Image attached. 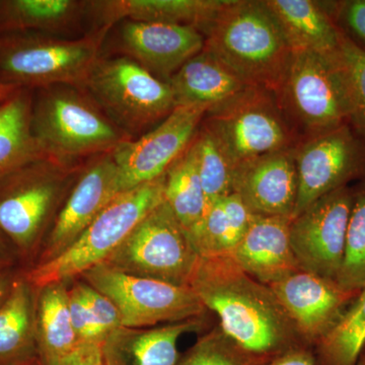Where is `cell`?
I'll list each match as a JSON object with an SVG mask.
<instances>
[{
    "label": "cell",
    "mask_w": 365,
    "mask_h": 365,
    "mask_svg": "<svg viewBox=\"0 0 365 365\" xmlns=\"http://www.w3.org/2000/svg\"><path fill=\"white\" fill-rule=\"evenodd\" d=\"M68 167L52 160L28 165L4 182L0 193V230L19 246H30L58 198Z\"/></svg>",
    "instance_id": "13"
},
{
    "label": "cell",
    "mask_w": 365,
    "mask_h": 365,
    "mask_svg": "<svg viewBox=\"0 0 365 365\" xmlns=\"http://www.w3.org/2000/svg\"><path fill=\"white\" fill-rule=\"evenodd\" d=\"M254 365H317L314 350L309 347H299L281 353L272 359L263 360Z\"/></svg>",
    "instance_id": "38"
},
{
    "label": "cell",
    "mask_w": 365,
    "mask_h": 365,
    "mask_svg": "<svg viewBox=\"0 0 365 365\" xmlns=\"http://www.w3.org/2000/svg\"><path fill=\"white\" fill-rule=\"evenodd\" d=\"M106 35L97 31L71 40L39 32L1 34L0 86L44 88L68 85L83 88L100 58Z\"/></svg>",
    "instance_id": "4"
},
{
    "label": "cell",
    "mask_w": 365,
    "mask_h": 365,
    "mask_svg": "<svg viewBox=\"0 0 365 365\" xmlns=\"http://www.w3.org/2000/svg\"><path fill=\"white\" fill-rule=\"evenodd\" d=\"M334 55L349 106V122L365 131V50L341 32Z\"/></svg>",
    "instance_id": "33"
},
{
    "label": "cell",
    "mask_w": 365,
    "mask_h": 365,
    "mask_svg": "<svg viewBox=\"0 0 365 365\" xmlns=\"http://www.w3.org/2000/svg\"><path fill=\"white\" fill-rule=\"evenodd\" d=\"M119 29L124 56L165 83L205 45L203 33L193 26L126 20Z\"/></svg>",
    "instance_id": "16"
},
{
    "label": "cell",
    "mask_w": 365,
    "mask_h": 365,
    "mask_svg": "<svg viewBox=\"0 0 365 365\" xmlns=\"http://www.w3.org/2000/svg\"><path fill=\"white\" fill-rule=\"evenodd\" d=\"M192 143L197 169L210 204L234 193L235 165L215 134L201 125Z\"/></svg>",
    "instance_id": "31"
},
{
    "label": "cell",
    "mask_w": 365,
    "mask_h": 365,
    "mask_svg": "<svg viewBox=\"0 0 365 365\" xmlns=\"http://www.w3.org/2000/svg\"><path fill=\"white\" fill-rule=\"evenodd\" d=\"M199 261L186 230L163 201L104 263L131 275L190 287Z\"/></svg>",
    "instance_id": "7"
},
{
    "label": "cell",
    "mask_w": 365,
    "mask_h": 365,
    "mask_svg": "<svg viewBox=\"0 0 365 365\" xmlns=\"http://www.w3.org/2000/svg\"><path fill=\"white\" fill-rule=\"evenodd\" d=\"M168 83L177 107L205 106L209 111L253 88L205 48L187 61Z\"/></svg>",
    "instance_id": "21"
},
{
    "label": "cell",
    "mask_w": 365,
    "mask_h": 365,
    "mask_svg": "<svg viewBox=\"0 0 365 365\" xmlns=\"http://www.w3.org/2000/svg\"><path fill=\"white\" fill-rule=\"evenodd\" d=\"M32 105L26 88L0 103V186L28 165L47 160L33 135Z\"/></svg>",
    "instance_id": "23"
},
{
    "label": "cell",
    "mask_w": 365,
    "mask_h": 365,
    "mask_svg": "<svg viewBox=\"0 0 365 365\" xmlns=\"http://www.w3.org/2000/svg\"><path fill=\"white\" fill-rule=\"evenodd\" d=\"M344 19L350 30L365 43V0L348 2L344 9Z\"/></svg>",
    "instance_id": "39"
},
{
    "label": "cell",
    "mask_w": 365,
    "mask_h": 365,
    "mask_svg": "<svg viewBox=\"0 0 365 365\" xmlns=\"http://www.w3.org/2000/svg\"><path fill=\"white\" fill-rule=\"evenodd\" d=\"M364 349H365V347H364Z\"/></svg>",
    "instance_id": "45"
},
{
    "label": "cell",
    "mask_w": 365,
    "mask_h": 365,
    "mask_svg": "<svg viewBox=\"0 0 365 365\" xmlns=\"http://www.w3.org/2000/svg\"><path fill=\"white\" fill-rule=\"evenodd\" d=\"M354 195L347 186L311 204L290 223V245L300 270L337 281Z\"/></svg>",
    "instance_id": "12"
},
{
    "label": "cell",
    "mask_w": 365,
    "mask_h": 365,
    "mask_svg": "<svg viewBox=\"0 0 365 365\" xmlns=\"http://www.w3.org/2000/svg\"><path fill=\"white\" fill-rule=\"evenodd\" d=\"M36 309L28 281H18L0 306V365L38 361Z\"/></svg>",
    "instance_id": "26"
},
{
    "label": "cell",
    "mask_w": 365,
    "mask_h": 365,
    "mask_svg": "<svg viewBox=\"0 0 365 365\" xmlns=\"http://www.w3.org/2000/svg\"><path fill=\"white\" fill-rule=\"evenodd\" d=\"M297 191L294 148L262 155L235 168L234 193L255 215L292 218Z\"/></svg>",
    "instance_id": "18"
},
{
    "label": "cell",
    "mask_w": 365,
    "mask_h": 365,
    "mask_svg": "<svg viewBox=\"0 0 365 365\" xmlns=\"http://www.w3.org/2000/svg\"><path fill=\"white\" fill-rule=\"evenodd\" d=\"M267 93L263 88H250L206 114L204 124L217 137L235 168L290 148L287 125Z\"/></svg>",
    "instance_id": "10"
},
{
    "label": "cell",
    "mask_w": 365,
    "mask_h": 365,
    "mask_svg": "<svg viewBox=\"0 0 365 365\" xmlns=\"http://www.w3.org/2000/svg\"><path fill=\"white\" fill-rule=\"evenodd\" d=\"M9 290H11V288L9 287V281L6 278L0 277V306L6 299Z\"/></svg>",
    "instance_id": "40"
},
{
    "label": "cell",
    "mask_w": 365,
    "mask_h": 365,
    "mask_svg": "<svg viewBox=\"0 0 365 365\" xmlns=\"http://www.w3.org/2000/svg\"><path fill=\"white\" fill-rule=\"evenodd\" d=\"M228 0H105L88 1V14L108 31L126 20L189 26L202 33L227 6Z\"/></svg>",
    "instance_id": "20"
},
{
    "label": "cell",
    "mask_w": 365,
    "mask_h": 365,
    "mask_svg": "<svg viewBox=\"0 0 365 365\" xmlns=\"http://www.w3.org/2000/svg\"><path fill=\"white\" fill-rule=\"evenodd\" d=\"M31 127L46 158L68 165L78 158L112 153L130 140L83 88L74 86L40 88Z\"/></svg>",
    "instance_id": "3"
},
{
    "label": "cell",
    "mask_w": 365,
    "mask_h": 365,
    "mask_svg": "<svg viewBox=\"0 0 365 365\" xmlns=\"http://www.w3.org/2000/svg\"><path fill=\"white\" fill-rule=\"evenodd\" d=\"M268 287L294 322L300 337L313 350L357 297L341 289L336 281L302 270Z\"/></svg>",
    "instance_id": "15"
},
{
    "label": "cell",
    "mask_w": 365,
    "mask_h": 365,
    "mask_svg": "<svg viewBox=\"0 0 365 365\" xmlns=\"http://www.w3.org/2000/svg\"><path fill=\"white\" fill-rule=\"evenodd\" d=\"M163 201L186 232L195 227L207 211L209 203L192 143L165 173Z\"/></svg>",
    "instance_id": "29"
},
{
    "label": "cell",
    "mask_w": 365,
    "mask_h": 365,
    "mask_svg": "<svg viewBox=\"0 0 365 365\" xmlns=\"http://www.w3.org/2000/svg\"><path fill=\"white\" fill-rule=\"evenodd\" d=\"M265 4L279 21L294 51L307 50L325 55L337 51L341 31L316 2L268 0Z\"/></svg>",
    "instance_id": "24"
},
{
    "label": "cell",
    "mask_w": 365,
    "mask_h": 365,
    "mask_svg": "<svg viewBox=\"0 0 365 365\" xmlns=\"http://www.w3.org/2000/svg\"><path fill=\"white\" fill-rule=\"evenodd\" d=\"M209 108L178 106L169 116L136 138L112 151L119 170L122 191L136 188L163 177L195 138Z\"/></svg>",
    "instance_id": "11"
},
{
    "label": "cell",
    "mask_w": 365,
    "mask_h": 365,
    "mask_svg": "<svg viewBox=\"0 0 365 365\" xmlns=\"http://www.w3.org/2000/svg\"><path fill=\"white\" fill-rule=\"evenodd\" d=\"M263 360L267 359L250 354L218 326L199 338L176 365H254Z\"/></svg>",
    "instance_id": "34"
},
{
    "label": "cell",
    "mask_w": 365,
    "mask_h": 365,
    "mask_svg": "<svg viewBox=\"0 0 365 365\" xmlns=\"http://www.w3.org/2000/svg\"><path fill=\"white\" fill-rule=\"evenodd\" d=\"M36 309L38 362L51 365L78 347L69 312V290L64 282L41 287Z\"/></svg>",
    "instance_id": "27"
},
{
    "label": "cell",
    "mask_w": 365,
    "mask_h": 365,
    "mask_svg": "<svg viewBox=\"0 0 365 365\" xmlns=\"http://www.w3.org/2000/svg\"><path fill=\"white\" fill-rule=\"evenodd\" d=\"M20 88H11V86H0V102H4L7 98Z\"/></svg>",
    "instance_id": "41"
},
{
    "label": "cell",
    "mask_w": 365,
    "mask_h": 365,
    "mask_svg": "<svg viewBox=\"0 0 365 365\" xmlns=\"http://www.w3.org/2000/svg\"><path fill=\"white\" fill-rule=\"evenodd\" d=\"M51 365H106L104 343L81 344L74 351Z\"/></svg>",
    "instance_id": "37"
},
{
    "label": "cell",
    "mask_w": 365,
    "mask_h": 365,
    "mask_svg": "<svg viewBox=\"0 0 365 365\" xmlns=\"http://www.w3.org/2000/svg\"><path fill=\"white\" fill-rule=\"evenodd\" d=\"M88 14V1L4 0L0 1V33L39 32L56 35Z\"/></svg>",
    "instance_id": "28"
},
{
    "label": "cell",
    "mask_w": 365,
    "mask_h": 365,
    "mask_svg": "<svg viewBox=\"0 0 365 365\" xmlns=\"http://www.w3.org/2000/svg\"><path fill=\"white\" fill-rule=\"evenodd\" d=\"M122 192L119 170L112 153L101 155L79 178L60 211L48 239L44 261L68 248Z\"/></svg>",
    "instance_id": "17"
},
{
    "label": "cell",
    "mask_w": 365,
    "mask_h": 365,
    "mask_svg": "<svg viewBox=\"0 0 365 365\" xmlns=\"http://www.w3.org/2000/svg\"><path fill=\"white\" fill-rule=\"evenodd\" d=\"M202 317L151 329H117L105 341L104 348L119 365H176L178 340L185 333L200 330Z\"/></svg>",
    "instance_id": "22"
},
{
    "label": "cell",
    "mask_w": 365,
    "mask_h": 365,
    "mask_svg": "<svg viewBox=\"0 0 365 365\" xmlns=\"http://www.w3.org/2000/svg\"><path fill=\"white\" fill-rule=\"evenodd\" d=\"M297 165V205L292 218L334 190L346 186L362 167L359 141L347 125L311 137L294 148Z\"/></svg>",
    "instance_id": "14"
},
{
    "label": "cell",
    "mask_w": 365,
    "mask_h": 365,
    "mask_svg": "<svg viewBox=\"0 0 365 365\" xmlns=\"http://www.w3.org/2000/svg\"><path fill=\"white\" fill-rule=\"evenodd\" d=\"M26 365H40V364H39V362L36 361V362H33V364H26Z\"/></svg>",
    "instance_id": "44"
},
{
    "label": "cell",
    "mask_w": 365,
    "mask_h": 365,
    "mask_svg": "<svg viewBox=\"0 0 365 365\" xmlns=\"http://www.w3.org/2000/svg\"><path fill=\"white\" fill-rule=\"evenodd\" d=\"M106 365H119L116 361V359L113 357L111 353L108 352L104 348Z\"/></svg>",
    "instance_id": "42"
},
{
    "label": "cell",
    "mask_w": 365,
    "mask_h": 365,
    "mask_svg": "<svg viewBox=\"0 0 365 365\" xmlns=\"http://www.w3.org/2000/svg\"><path fill=\"white\" fill-rule=\"evenodd\" d=\"M69 312L72 327L79 345L86 343H105L104 337L93 321L88 307L74 287L69 290Z\"/></svg>",
    "instance_id": "36"
},
{
    "label": "cell",
    "mask_w": 365,
    "mask_h": 365,
    "mask_svg": "<svg viewBox=\"0 0 365 365\" xmlns=\"http://www.w3.org/2000/svg\"><path fill=\"white\" fill-rule=\"evenodd\" d=\"M355 365H365V349H364V351L360 354L359 361H357V364Z\"/></svg>",
    "instance_id": "43"
},
{
    "label": "cell",
    "mask_w": 365,
    "mask_h": 365,
    "mask_svg": "<svg viewBox=\"0 0 365 365\" xmlns=\"http://www.w3.org/2000/svg\"><path fill=\"white\" fill-rule=\"evenodd\" d=\"M190 287L206 309L217 314L223 332L250 354L270 359L309 347L270 287L230 256L200 258Z\"/></svg>",
    "instance_id": "1"
},
{
    "label": "cell",
    "mask_w": 365,
    "mask_h": 365,
    "mask_svg": "<svg viewBox=\"0 0 365 365\" xmlns=\"http://www.w3.org/2000/svg\"><path fill=\"white\" fill-rule=\"evenodd\" d=\"M81 276L88 284L112 300L125 328L177 323L200 318L206 312L190 287H177L131 275L105 263L98 264Z\"/></svg>",
    "instance_id": "9"
},
{
    "label": "cell",
    "mask_w": 365,
    "mask_h": 365,
    "mask_svg": "<svg viewBox=\"0 0 365 365\" xmlns=\"http://www.w3.org/2000/svg\"><path fill=\"white\" fill-rule=\"evenodd\" d=\"M165 175L127 190L108 204L68 248L29 274L37 287L64 282L104 263L153 209L163 202Z\"/></svg>",
    "instance_id": "5"
},
{
    "label": "cell",
    "mask_w": 365,
    "mask_h": 365,
    "mask_svg": "<svg viewBox=\"0 0 365 365\" xmlns=\"http://www.w3.org/2000/svg\"><path fill=\"white\" fill-rule=\"evenodd\" d=\"M336 282L341 289L355 297L365 287V192L354 196L344 256Z\"/></svg>",
    "instance_id": "32"
},
{
    "label": "cell",
    "mask_w": 365,
    "mask_h": 365,
    "mask_svg": "<svg viewBox=\"0 0 365 365\" xmlns=\"http://www.w3.org/2000/svg\"><path fill=\"white\" fill-rule=\"evenodd\" d=\"M254 216L240 196L232 193L209 204L201 222L187 234L200 258L230 256Z\"/></svg>",
    "instance_id": "25"
},
{
    "label": "cell",
    "mask_w": 365,
    "mask_h": 365,
    "mask_svg": "<svg viewBox=\"0 0 365 365\" xmlns=\"http://www.w3.org/2000/svg\"><path fill=\"white\" fill-rule=\"evenodd\" d=\"M83 90L130 139L151 130L177 107L169 83L126 56L100 57Z\"/></svg>",
    "instance_id": "6"
},
{
    "label": "cell",
    "mask_w": 365,
    "mask_h": 365,
    "mask_svg": "<svg viewBox=\"0 0 365 365\" xmlns=\"http://www.w3.org/2000/svg\"><path fill=\"white\" fill-rule=\"evenodd\" d=\"M334 54L292 52L287 73L275 93L283 108L312 137L349 122V106Z\"/></svg>",
    "instance_id": "8"
},
{
    "label": "cell",
    "mask_w": 365,
    "mask_h": 365,
    "mask_svg": "<svg viewBox=\"0 0 365 365\" xmlns=\"http://www.w3.org/2000/svg\"><path fill=\"white\" fill-rule=\"evenodd\" d=\"M365 347V287L314 348L317 365H355Z\"/></svg>",
    "instance_id": "30"
},
{
    "label": "cell",
    "mask_w": 365,
    "mask_h": 365,
    "mask_svg": "<svg viewBox=\"0 0 365 365\" xmlns=\"http://www.w3.org/2000/svg\"><path fill=\"white\" fill-rule=\"evenodd\" d=\"M73 287L85 302L105 341L114 331L121 328V316L111 299L86 282L76 283Z\"/></svg>",
    "instance_id": "35"
},
{
    "label": "cell",
    "mask_w": 365,
    "mask_h": 365,
    "mask_svg": "<svg viewBox=\"0 0 365 365\" xmlns=\"http://www.w3.org/2000/svg\"><path fill=\"white\" fill-rule=\"evenodd\" d=\"M203 35L204 48L247 85L278 91L294 50L265 1L228 0Z\"/></svg>",
    "instance_id": "2"
},
{
    "label": "cell",
    "mask_w": 365,
    "mask_h": 365,
    "mask_svg": "<svg viewBox=\"0 0 365 365\" xmlns=\"http://www.w3.org/2000/svg\"><path fill=\"white\" fill-rule=\"evenodd\" d=\"M292 220L285 216L255 215L230 258L254 279L266 285L300 270L290 245Z\"/></svg>",
    "instance_id": "19"
}]
</instances>
